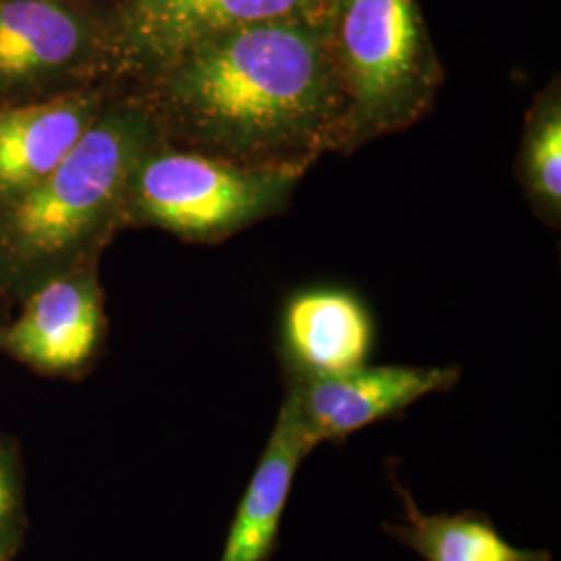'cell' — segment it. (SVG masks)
Segmentation results:
<instances>
[{
	"label": "cell",
	"instance_id": "obj_10",
	"mask_svg": "<svg viewBox=\"0 0 561 561\" xmlns=\"http://www.w3.org/2000/svg\"><path fill=\"white\" fill-rule=\"evenodd\" d=\"M312 449L300 426L280 408L273 435L238 503L219 561L273 558L298 468Z\"/></svg>",
	"mask_w": 561,
	"mask_h": 561
},
{
	"label": "cell",
	"instance_id": "obj_5",
	"mask_svg": "<svg viewBox=\"0 0 561 561\" xmlns=\"http://www.w3.org/2000/svg\"><path fill=\"white\" fill-rule=\"evenodd\" d=\"M454 366H360L340 375H294L283 410L312 447L345 442L377 422L396 419L412 403L451 389Z\"/></svg>",
	"mask_w": 561,
	"mask_h": 561
},
{
	"label": "cell",
	"instance_id": "obj_11",
	"mask_svg": "<svg viewBox=\"0 0 561 561\" xmlns=\"http://www.w3.org/2000/svg\"><path fill=\"white\" fill-rule=\"evenodd\" d=\"M88 42L85 23L57 0H0V81L62 69Z\"/></svg>",
	"mask_w": 561,
	"mask_h": 561
},
{
	"label": "cell",
	"instance_id": "obj_2",
	"mask_svg": "<svg viewBox=\"0 0 561 561\" xmlns=\"http://www.w3.org/2000/svg\"><path fill=\"white\" fill-rule=\"evenodd\" d=\"M150 138L140 111L96 117L50 175L4 204L2 256L18 266H38L80 250L127 196Z\"/></svg>",
	"mask_w": 561,
	"mask_h": 561
},
{
	"label": "cell",
	"instance_id": "obj_4",
	"mask_svg": "<svg viewBox=\"0 0 561 561\" xmlns=\"http://www.w3.org/2000/svg\"><path fill=\"white\" fill-rule=\"evenodd\" d=\"M304 167L213 159L192 152L146 154L127 194L141 217L175 233L217 240L280 208Z\"/></svg>",
	"mask_w": 561,
	"mask_h": 561
},
{
	"label": "cell",
	"instance_id": "obj_7",
	"mask_svg": "<svg viewBox=\"0 0 561 561\" xmlns=\"http://www.w3.org/2000/svg\"><path fill=\"white\" fill-rule=\"evenodd\" d=\"M102 329L94 280L60 277L30 298L20 319L0 333V347L46 373H69L94 356Z\"/></svg>",
	"mask_w": 561,
	"mask_h": 561
},
{
	"label": "cell",
	"instance_id": "obj_12",
	"mask_svg": "<svg viewBox=\"0 0 561 561\" xmlns=\"http://www.w3.org/2000/svg\"><path fill=\"white\" fill-rule=\"evenodd\" d=\"M393 479L403 503V520L385 524V533L426 561H551L549 551L520 549L505 541L481 512L428 516L419 510L408 489Z\"/></svg>",
	"mask_w": 561,
	"mask_h": 561
},
{
	"label": "cell",
	"instance_id": "obj_6",
	"mask_svg": "<svg viewBox=\"0 0 561 561\" xmlns=\"http://www.w3.org/2000/svg\"><path fill=\"white\" fill-rule=\"evenodd\" d=\"M335 0H127L123 41L134 57L167 67L225 32L331 11Z\"/></svg>",
	"mask_w": 561,
	"mask_h": 561
},
{
	"label": "cell",
	"instance_id": "obj_1",
	"mask_svg": "<svg viewBox=\"0 0 561 561\" xmlns=\"http://www.w3.org/2000/svg\"><path fill=\"white\" fill-rule=\"evenodd\" d=\"M331 15L264 21L192 46L162 67L171 108L229 161L306 167L347 141Z\"/></svg>",
	"mask_w": 561,
	"mask_h": 561
},
{
	"label": "cell",
	"instance_id": "obj_14",
	"mask_svg": "<svg viewBox=\"0 0 561 561\" xmlns=\"http://www.w3.org/2000/svg\"><path fill=\"white\" fill-rule=\"evenodd\" d=\"M20 533V481L15 463L0 443V561H7Z\"/></svg>",
	"mask_w": 561,
	"mask_h": 561
},
{
	"label": "cell",
	"instance_id": "obj_9",
	"mask_svg": "<svg viewBox=\"0 0 561 561\" xmlns=\"http://www.w3.org/2000/svg\"><path fill=\"white\" fill-rule=\"evenodd\" d=\"M99 117L94 96H62L0 111V202L50 175Z\"/></svg>",
	"mask_w": 561,
	"mask_h": 561
},
{
	"label": "cell",
	"instance_id": "obj_13",
	"mask_svg": "<svg viewBox=\"0 0 561 561\" xmlns=\"http://www.w3.org/2000/svg\"><path fill=\"white\" fill-rule=\"evenodd\" d=\"M524 180L528 192L549 215L561 208V106L549 94L535 111L524 144Z\"/></svg>",
	"mask_w": 561,
	"mask_h": 561
},
{
	"label": "cell",
	"instance_id": "obj_8",
	"mask_svg": "<svg viewBox=\"0 0 561 561\" xmlns=\"http://www.w3.org/2000/svg\"><path fill=\"white\" fill-rule=\"evenodd\" d=\"M280 337L294 375H340L366 364L375 324L358 296L322 287L287 301Z\"/></svg>",
	"mask_w": 561,
	"mask_h": 561
},
{
	"label": "cell",
	"instance_id": "obj_3",
	"mask_svg": "<svg viewBox=\"0 0 561 561\" xmlns=\"http://www.w3.org/2000/svg\"><path fill=\"white\" fill-rule=\"evenodd\" d=\"M331 44L347 101V141L401 129L437 92L414 0H335Z\"/></svg>",
	"mask_w": 561,
	"mask_h": 561
}]
</instances>
